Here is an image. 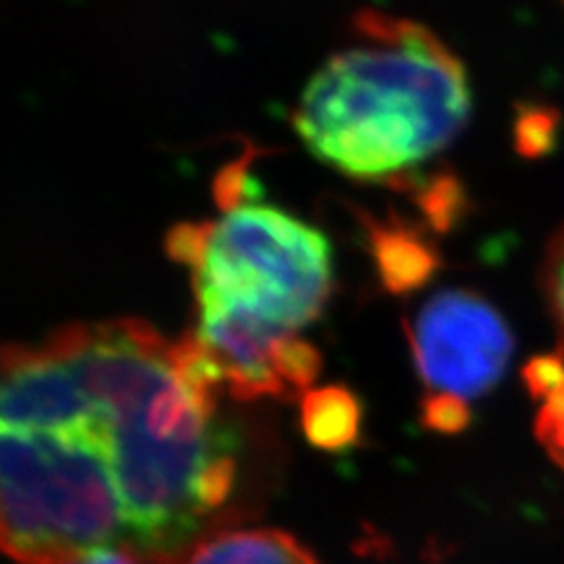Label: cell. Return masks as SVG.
<instances>
[{
    "label": "cell",
    "instance_id": "obj_9",
    "mask_svg": "<svg viewBox=\"0 0 564 564\" xmlns=\"http://www.w3.org/2000/svg\"><path fill=\"white\" fill-rule=\"evenodd\" d=\"M524 383L536 402V437L564 470V344L524 367Z\"/></svg>",
    "mask_w": 564,
    "mask_h": 564
},
{
    "label": "cell",
    "instance_id": "obj_10",
    "mask_svg": "<svg viewBox=\"0 0 564 564\" xmlns=\"http://www.w3.org/2000/svg\"><path fill=\"white\" fill-rule=\"evenodd\" d=\"M545 290H549L551 306L557 315L560 325L564 327V231L553 242L545 263Z\"/></svg>",
    "mask_w": 564,
    "mask_h": 564
},
{
    "label": "cell",
    "instance_id": "obj_2",
    "mask_svg": "<svg viewBox=\"0 0 564 564\" xmlns=\"http://www.w3.org/2000/svg\"><path fill=\"white\" fill-rule=\"evenodd\" d=\"M360 43L332 55L304 87L294 130L306 149L360 182L410 172L464 132V64L426 26L362 12Z\"/></svg>",
    "mask_w": 564,
    "mask_h": 564
},
{
    "label": "cell",
    "instance_id": "obj_11",
    "mask_svg": "<svg viewBox=\"0 0 564 564\" xmlns=\"http://www.w3.org/2000/svg\"><path fill=\"white\" fill-rule=\"evenodd\" d=\"M74 564H141L139 560L126 555V553H113V551H106V553H97V555H90L85 560H78Z\"/></svg>",
    "mask_w": 564,
    "mask_h": 564
},
{
    "label": "cell",
    "instance_id": "obj_8",
    "mask_svg": "<svg viewBox=\"0 0 564 564\" xmlns=\"http://www.w3.org/2000/svg\"><path fill=\"white\" fill-rule=\"evenodd\" d=\"M369 242H372L379 275L391 292H410L423 285L435 271L433 247L419 240L408 226H369Z\"/></svg>",
    "mask_w": 564,
    "mask_h": 564
},
{
    "label": "cell",
    "instance_id": "obj_7",
    "mask_svg": "<svg viewBox=\"0 0 564 564\" xmlns=\"http://www.w3.org/2000/svg\"><path fill=\"white\" fill-rule=\"evenodd\" d=\"M360 429V400L348 388L325 386L302 398V431L317 449L344 452L356 447Z\"/></svg>",
    "mask_w": 564,
    "mask_h": 564
},
{
    "label": "cell",
    "instance_id": "obj_5",
    "mask_svg": "<svg viewBox=\"0 0 564 564\" xmlns=\"http://www.w3.org/2000/svg\"><path fill=\"white\" fill-rule=\"evenodd\" d=\"M191 334L215 367L221 391L240 402L302 400L323 367L321 350L299 332L217 302H198Z\"/></svg>",
    "mask_w": 564,
    "mask_h": 564
},
{
    "label": "cell",
    "instance_id": "obj_4",
    "mask_svg": "<svg viewBox=\"0 0 564 564\" xmlns=\"http://www.w3.org/2000/svg\"><path fill=\"white\" fill-rule=\"evenodd\" d=\"M416 375L426 388L421 419L435 433L468 426L470 402L499 383L513 356L501 313L468 290H440L410 323Z\"/></svg>",
    "mask_w": 564,
    "mask_h": 564
},
{
    "label": "cell",
    "instance_id": "obj_6",
    "mask_svg": "<svg viewBox=\"0 0 564 564\" xmlns=\"http://www.w3.org/2000/svg\"><path fill=\"white\" fill-rule=\"evenodd\" d=\"M182 564H321L315 555L280 529L231 527L203 539Z\"/></svg>",
    "mask_w": 564,
    "mask_h": 564
},
{
    "label": "cell",
    "instance_id": "obj_1",
    "mask_svg": "<svg viewBox=\"0 0 564 564\" xmlns=\"http://www.w3.org/2000/svg\"><path fill=\"white\" fill-rule=\"evenodd\" d=\"M193 334L122 317L0 344V553L182 564L236 516L242 445Z\"/></svg>",
    "mask_w": 564,
    "mask_h": 564
},
{
    "label": "cell",
    "instance_id": "obj_3",
    "mask_svg": "<svg viewBox=\"0 0 564 564\" xmlns=\"http://www.w3.org/2000/svg\"><path fill=\"white\" fill-rule=\"evenodd\" d=\"M167 252L188 267L196 302L234 306L290 332L315 323L332 296L327 238L271 205L236 203L217 221L174 226Z\"/></svg>",
    "mask_w": 564,
    "mask_h": 564
}]
</instances>
